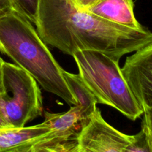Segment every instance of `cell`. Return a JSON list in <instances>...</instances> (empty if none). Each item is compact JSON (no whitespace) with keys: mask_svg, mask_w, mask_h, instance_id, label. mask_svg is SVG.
<instances>
[{"mask_svg":"<svg viewBox=\"0 0 152 152\" xmlns=\"http://www.w3.org/2000/svg\"><path fill=\"white\" fill-rule=\"evenodd\" d=\"M35 25L45 44L72 56L80 50H96L119 62L152 42V33L144 27L117 25L80 8L73 0H39Z\"/></svg>","mask_w":152,"mask_h":152,"instance_id":"cell-1","label":"cell"},{"mask_svg":"<svg viewBox=\"0 0 152 152\" xmlns=\"http://www.w3.org/2000/svg\"><path fill=\"white\" fill-rule=\"evenodd\" d=\"M0 51L28 72L43 89L69 105L77 101L46 44L25 16L13 10L0 17Z\"/></svg>","mask_w":152,"mask_h":152,"instance_id":"cell-2","label":"cell"},{"mask_svg":"<svg viewBox=\"0 0 152 152\" xmlns=\"http://www.w3.org/2000/svg\"><path fill=\"white\" fill-rule=\"evenodd\" d=\"M79 74L98 103L108 105L132 120L144 113L129 88L119 62L96 50H80L73 55Z\"/></svg>","mask_w":152,"mask_h":152,"instance_id":"cell-3","label":"cell"},{"mask_svg":"<svg viewBox=\"0 0 152 152\" xmlns=\"http://www.w3.org/2000/svg\"><path fill=\"white\" fill-rule=\"evenodd\" d=\"M4 91L0 94V113L11 128H22L41 116L42 96L37 82L14 64L4 62Z\"/></svg>","mask_w":152,"mask_h":152,"instance_id":"cell-4","label":"cell"},{"mask_svg":"<svg viewBox=\"0 0 152 152\" xmlns=\"http://www.w3.org/2000/svg\"><path fill=\"white\" fill-rule=\"evenodd\" d=\"M129 137L107 123L96 108L77 135V152H123Z\"/></svg>","mask_w":152,"mask_h":152,"instance_id":"cell-5","label":"cell"},{"mask_svg":"<svg viewBox=\"0 0 152 152\" xmlns=\"http://www.w3.org/2000/svg\"><path fill=\"white\" fill-rule=\"evenodd\" d=\"M121 70L139 105L152 108V42L128 57Z\"/></svg>","mask_w":152,"mask_h":152,"instance_id":"cell-6","label":"cell"},{"mask_svg":"<svg viewBox=\"0 0 152 152\" xmlns=\"http://www.w3.org/2000/svg\"><path fill=\"white\" fill-rule=\"evenodd\" d=\"M51 140L59 139L45 122L28 127L0 129V152H22Z\"/></svg>","mask_w":152,"mask_h":152,"instance_id":"cell-7","label":"cell"},{"mask_svg":"<svg viewBox=\"0 0 152 152\" xmlns=\"http://www.w3.org/2000/svg\"><path fill=\"white\" fill-rule=\"evenodd\" d=\"M85 10L117 25L132 29H140L134 13L133 0H96Z\"/></svg>","mask_w":152,"mask_h":152,"instance_id":"cell-8","label":"cell"},{"mask_svg":"<svg viewBox=\"0 0 152 152\" xmlns=\"http://www.w3.org/2000/svg\"><path fill=\"white\" fill-rule=\"evenodd\" d=\"M45 123L61 140L77 137L83 125L80 109L77 105L71 107L68 111L58 114L45 112Z\"/></svg>","mask_w":152,"mask_h":152,"instance_id":"cell-9","label":"cell"},{"mask_svg":"<svg viewBox=\"0 0 152 152\" xmlns=\"http://www.w3.org/2000/svg\"><path fill=\"white\" fill-rule=\"evenodd\" d=\"M65 82L77 101L81 116L85 122H87L96 109L98 103L96 98L81 78L80 74H74L63 70Z\"/></svg>","mask_w":152,"mask_h":152,"instance_id":"cell-10","label":"cell"},{"mask_svg":"<svg viewBox=\"0 0 152 152\" xmlns=\"http://www.w3.org/2000/svg\"><path fill=\"white\" fill-rule=\"evenodd\" d=\"M22 152H77V137L45 141Z\"/></svg>","mask_w":152,"mask_h":152,"instance_id":"cell-11","label":"cell"},{"mask_svg":"<svg viewBox=\"0 0 152 152\" xmlns=\"http://www.w3.org/2000/svg\"><path fill=\"white\" fill-rule=\"evenodd\" d=\"M13 10L25 16L35 25L38 15L39 0H10Z\"/></svg>","mask_w":152,"mask_h":152,"instance_id":"cell-12","label":"cell"},{"mask_svg":"<svg viewBox=\"0 0 152 152\" xmlns=\"http://www.w3.org/2000/svg\"><path fill=\"white\" fill-rule=\"evenodd\" d=\"M123 152H152L148 141V134L143 125L139 133L135 135H130L129 140Z\"/></svg>","mask_w":152,"mask_h":152,"instance_id":"cell-13","label":"cell"},{"mask_svg":"<svg viewBox=\"0 0 152 152\" xmlns=\"http://www.w3.org/2000/svg\"><path fill=\"white\" fill-rule=\"evenodd\" d=\"M142 124L145 126L152 151V108H145Z\"/></svg>","mask_w":152,"mask_h":152,"instance_id":"cell-14","label":"cell"},{"mask_svg":"<svg viewBox=\"0 0 152 152\" xmlns=\"http://www.w3.org/2000/svg\"><path fill=\"white\" fill-rule=\"evenodd\" d=\"M13 11L10 0H0V17L6 16Z\"/></svg>","mask_w":152,"mask_h":152,"instance_id":"cell-15","label":"cell"},{"mask_svg":"<svg viewBox=\"0 0 152 152\" xmlns=\"http://www.w3.org/2000/svg\"><path fill=\"white\" fill-rule=\"evenodd\" d=\"M73 1L80 8L86 9L89 6L91 5L94 2L95 0H73Z\"/></svg>","mask_w":152,"mask_h":152,"instance_id":"cell-16","label":"cell"},{"mask_svg":"<svg viewBox=\"0 0 152 152\" xmlns=\"http://www.w3.org/2000/svg\"><path fill=\"white\" fill-rule=\"evenodd\" d=\"M4 61L0 56V94L4 93V83H3V65Z\"/></svg>","mask_w":152,"mask_h":152,"instance_id":"cell-17","label":"cell"},{"mask_svg":"<svg viewBox=\"0 0 152 152\" xmlns=\"http://www.w3.org/2000/svg\"><path fill=\"white\" fill-rule=\"evenodd\" d=\"M11 128L10 125L7 123V122L4 120V117L0 113V129H10Z\"/></svg>","mask_w":152,"mask_h":152,"instance_id":"cell-18","label":"cell"},{"mask_svg":"<svg viewBox=\"0 0 152 152\" xmlns=\"http://www.w3.org/2000/svg\"><path fill=\"white\" fill-rule=\"evenodd\" d=\"M96 1V0H95V1ZM95 1H94V2H95Z\"/></svg>","mask_w":152,"mask_h":152,"instance_id":"cell-19","label":"cell"}]
</instances>
